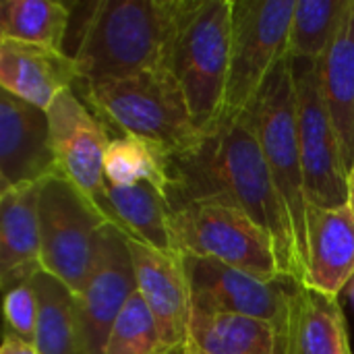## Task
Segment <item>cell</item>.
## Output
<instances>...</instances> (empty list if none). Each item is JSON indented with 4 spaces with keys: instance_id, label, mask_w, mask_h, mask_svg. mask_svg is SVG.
<instances>
[{
    "instance_id": "1",
    "label": "cell",
    "mask_w": 354,
    "mask_h": 354,
    "mask_svg": "<svg viewBox=\"0 0 354 354\" xmlns=\"http://www.w3.org/2000/svg\"><path fill=\"white\" fill-rule=\"evenodd\" d=\"M166 199L172 212L201 201L239 205L272 236L280 274L305 284L307 268L295 226L249 112L222 116L197 145L180 153H166Z\"/></svg>"
},
{
    "instance_id": "2",
    "label": "cell",
    "mask_w": 354,
    "mask_h": 354,
    "mask_svg": "<svg viewBox=\"0 0 354 354\" xmlns=\"http://www.w3.org/2000/svg\"><path fill=\"white\" fill-rule=\"evenodd\" d=\"M199 0H102L75 58L79 81L170 71L178 33Z\"/></svg>"
},
{
    "instance_id": "3",
    "label": "cell",
    "mask_w": 354,
    "mask_h": 354,
    "mask_svg": "<svg viewBox=\"0 0 354 354\" xmlns=\"http://www.w3.org/2000/svg\"><path fill=\"white\" fill-rule=\"evenodd\" d=\"M85 104L108 127L180 153L201 141L187 97L172 71H143L122 79L79 81Z\"/></svg>"
},
{
    "instance_id": "4",
    "label": "cell",
    "mask_w": 354,
    "mask_h": 354,
    "mask_svg": "<svg viewBox=\"0 0 354 354\" xmlns=\"http://www.w3.org/2000/svg\"><path fill=\"white\" fill-rule=\"evenodd\" d=\"M232 17V0H199L185 21L172 52L170 71L183 87L201 135L214 131L224 114Z\"/></svg>"
},
{
    "instance_id": "5",
    "label": "cell",
    "mask_w": 354,
    "mask_h": 354,
    "mask_svg": "<svg viewBox=\"0 0 354 354\" xmlns=\"http://www.w3.org/2000/svg\"><path fill=\"white\" fill-rule=\"evenodd\" d=\"M170 232L178 255L212 257L266 282L282 276L272 236L234 203L201 201L174 209Z\"/></svg>"
},
{
    "instance_id": "6",
    "label": "cell",
    "mask_w": 354,
    "mask_h": 354,
    "mask_svg": "<svg viewBox=\"0 0 354 354\" xmlns=\"http://www.w3.org/2000/svg\"><path fill=\"white\" fill-rule=\"evenodd\" d=\"M108 222L68 178L62 174L46 178L39 193L41 270L79 295L91 274L100 234Z\"/></svg>"
},
{
    "instance_id": "7",
    "label": "cell",
    "mask_w": 354,
    "mask_h": 354,
    "mask_svg": "<svg viewBox=\"0 0 354 354\" xmlns=\"http://www.w3.org/2000/svg\"><path fill=\"white\" fill-rule=\"evenodd\" d=\"M263 156L272 170L276 189L288 207L299 251L307 268V193L301 160L297 95L290 58L286 56L268 77L253 106L249 108Z\"/></svg>"
},
{
    "instance_id": "8",
    "label": "cell",
    "mask_w": 354,
    "mask_h": 354,
    "mask_svg": "<svg viewBox=\"0 0 354 354\" xmlns=\"http://www.w3.org/2000/svg\"><path fill=\"white\" fill-rule=\"evenodd\" d=\"M295 0H236L222 116L249 112L272 71L288 56Z\"/></svg>"
},
{
    "instance_id": "9",
    "label": "cell",
    "mask_w": 354,
    "mask_h": 354,
    "mask_svg": "<svg viewBox=\"0 0 354 354\" xmlns=\"http://www.w3.org/2000/svg\"><path fill=\"white\" fill-rule=\"evenodd\" d=\"M290 68L297 95V127L307 203L317 207H342L348 203V170L322 93L317 60L290 58Z\"/></svg>"
},
{
    "instance_id": "10",
    "label": "cell",
    "mask_w": 354,
    "mask_h": 354,
    "mask_svg": "<svg viewBox=\"0 0 354 354\" xmlns=\"http://www.w3.org/2000/svg\"><path fill=\"white\" fill-rule=\"evenodd\" d=\"M180 257L191 288V307L220 313H239L270 322L278 332L282 354L288 328L290 292L297 280L280 276L274 282H266L212 257H197L187 253Z\"/></svg>"
},
{
    "instance_id": "11",
    "label": "cell",
    "mask_w": 354,
    "mask_h": 354,
    "mask_svg": "<svg viewBox=\"0 0 354 354\" xmlns=\"http://www.w3.org/2000/svg\"><path fill=\"white\" fill-rule=\"evenodd\" d=\"M137 290L129 234L108 222L102 228L91 274L77 297L85 354H106L110 330Z\"/></svg>"
},
{
    "instance_id": "12",
    "label": "cell",
    "mask_w": 354,
    "mask_h": 354,
    "mask_svg": "<svg viewBox=\"0 0 354 354\" xmlns=\"http://www.w3.org/2000/svg\"><path fill=\"white\" fill-rule=\"evenodd\" d=\"M46 114L58 174L68 178L97 205L108 189L104 168L112 141L108 127L73 89L62 91Z\"/></svg>"
},
{
    "instance_id": "13",
    "label": "cell",
    "mask_w": 354,
    "mask_h": 354,
    "mask_svg": "<svg viewBox=\"0 0 354 354\" xmlns=\"http://www.w3.org/2000/svg\"><path fill=\"white\" fill-rule=\"evenodd\" d=\"M58 174L48 114L12 93H0V187L41 183Z\"/></svg>"
},
{
    "instance_id": "14",
    "label": "cell",
    "mask_w": 354,
    "mask_h": 354,
    "mask_svg": "<svg viewBox=\"0 0 354 354\" xmlns=\"http://www.w3.org/2000/svg\"><path fill=\"white\" fill-rule=\"evenodd\" d=\"M129 249L137 290L156 317L162 340L172 348L185 344L189 340L191 288L183 257L153 249L133 236H129Z\"/></svg>"
},
{
    "instance_id": "15",
    "label": "cell",
    "mask_w": 354,
    "mask_h": 354,
    "mask_svg": "<svg viewBox=\"0 0 354 354\" xmlns=\"http://www.w3.org/2000/svg\"><path fill=\"white\" fill-rule=\"evenodd\" d=\"M77 62L60 50L0 39V85L15 97L48 112L54 100L79 81Z\"/></svg>"
},
{
    "instance_id": "16",
    "label": "cell",
    "mask_w": 354,
    "mask_h": 354,
    "mask_svg": "<svg viewBox=\"0 0 354 354\" xmlns=\"http://www.w3.org/2000/svg\"><path fill=\"white\" fill-rule=\"evenodd\" d=\"M41 183H27L0 193V282L4 292L31 282L35 274L44 272L39 236Z\"/></svg>"
},
{
    "instance_id": "17",
    "label": "cell",
    "mask_w": 354,
    "mask_h": 354,
    "mask_svg": "<svg viewBox=\"0 0 354 354\" xmlns=\"http://www.w3.org/2000/svg\"><path fill=\"white\" fill-rule=\"evenodd\" d=\"M354 276V212L342 207H307L305 284L338 297Z\"/></svg>"
},
{
    "instance_id": "18",
    "label": "cell",
    "mask_w": 354,
    "mask_h": 354,
    "mask_svg": "<svg viewBox=\"0 0 354 354\" xmlns=\"http://www.w3.org/2000/svg\"><path fill=\"white\" fill-rule=\"evenodd\" d=\"M282 354H353L338 297L295 282Z\"/></svg>"
},
{
    "instance_id": "19",
    "label": "cell",
    "mask_w": 354,
    "mask_h": 354,
    "mask_svg": "<svg viewBox=\"0 0 354 354\" xmlns=\"http://www.w3.org/2000/svg\"><path fill=\"white\" fill-rule=\"evenodd\" d=\"M317 68L344 166L351 172L354 164V0H346L338 31L317 60Z\"/></svg>"
},
{
    "instance_id": "20",
    "label": "cell",
    "mask_w": 354,
    "mask_h": 354,
    "mask_svg": "<svg viewBox=\"0 0 354 354\" xmlns=\"http://www.w3.org/2000/svg\"><path fill=\"white\" fill-rule=\"evenodd\" d=\"M97 207L129 236L153 249L176 253L170 232L172 209L166 195L153 185L139 183L133 187H116L108 183V189Z\"/></svg>"
},
{
    "instance_id": "21",
    "label": "cell",
    "mask_w": 354,
    "mask_h": 354,
    "mask_svg": "<svg viewBox=\"0 0 354 354\" xmlns=\"http://www.w3.org/2000/svg\"><path fill=\"white\" fill-rule=\"evenodd\" d=\"M189 340L207 354H280L278 332L270 322L199 307H191Z\"/></svg>"
},
{
    "instance_id": "22",
    "label": "cell",
    "mask_w": 354,
    "mask_h": 354,
    "mask_svg": "<svg viewBox=\"0 0 354 354\" xmlns=\"http://www.w3.org/2000/svg\"><path fill=\"white\" fill-rule=\"evenodd\" d=\"M31 284L39 305L35 348L41 354H85L75 292L46 272L35 274Z\"/></svg>"
},
{
    "instance_id": "23",
    "label": "cell",
    "mask_w": 354,
    "mask_h": 354,
    "mask_svg": "<svg viewBox=\"0 0 354 354\" xmlns=\"http://www.w3.org/2000/svg\"><path fill=\"white\" fill-rule=\"evenodd\" d=\"M71 23V4L54 0L0 2V39L37 44L62 52Z\"/></svg>"
},
{
    "instance_id": "24",
    "label": "cell",
    "mask_w": 354,
    "mask_h": 354,
    "mask_svg": "<svg viewBox=\"0 0 354 354\" xmlns=\"http://www.w3.org/2000/svg\"><path fill=\"white\" fill-rule=\"evenodd\" d=\"M106 178L116 187H133L139 183H149L166 195L168 191V170L166 153L137 137H116L110 141L106 151Z\"/></svg>"
},
{
    "instance_id": "25",
    "label": "cell",
    "mask_w": 354,
    "mask_h": 354,
    "mask_svg": "<svg viewBox=\"0 0 354 354\" xmlns=\"http://www.w3.org/2000/svg\"><path fill=\"white\" fill-rule=\"evenodd\" d=\"M346 0H301L295 6L288 56L319 60L338 31Z\"/></svg>"
},
{
    "instance_id": "26",
    "label": "cell",
    "mask_w": 354,
    "mask_h": 354,
    "mask_svg": "<svg viewBox=\"0 0 354 354\" xmlns=\"http://www.w3.org/2000/svg\"><path fill=\"white\" fill-rule=\"evenodd\" d=\"M170 351L172 346L162 340L147 303L135 290L110 330L106 354H168Z\"/></svg>"
},
{
    "instance_id": "27",
    "label": "cell",
    "mask_w": 354,
    "mask_h": 354,
    "mask_svg": "<svg viewBox=\"0 0 354 354\" xmlns=\"http://www.w3.org/2000/svg\"><path fill=\"white\" fill-rule=\"evenodd\" d=\"M37 292L31 282H25L4 297V315L8 334H15L17 338L25 342H35V330H37Z\"/></svg>"
},
{
    "instance_id": "28",
    "label": "cell",
    "mask_w": 354,
    "mask_h": 354,
    "mask_svg": "<svg viewBox=\"0 0 354 354\" xmlns=\"http://www.w3.org/2000/svg\"><path fill=\"white\" fill-rule=\"evenodd\" d=\"M0 354H41L35 344L31 342H25L21 338H17L15 334H8L4 336V342H2V348H0Z\"/></svg>"
},
{
    "instance_id": "29",
    "label": "cell",
    "mask_w": 354,
    "mask_h": 354,
    "mask_svg": "<svg viewBox=\"0 0 354 354\" xmlns=\"http://www.w3.org/2000/svg\"><path fill=\"white\" fill-rule=\"evenodd\" d=\"M348 205L353 207L354 212V164L348 172Z\"/></svg>"
},
{
    "instance_id": "30",
    "label": "cell",
    "mask_w": 354,
    "mask_h": 354,
    "mask_svg": "<svg viewBox=\"0 0 354 354\" xmlns=\"http://www.w3.org/2000/svg\"><path fill=\"white\" fill-rule=\"evenodd\" d=\"M185 354H207L205 351H201L193 340H187L185 342Z\"/></svg>"
},
{
    "instance_id": "31",
    "label": "cell",
    "mask_w": 354,
    "mask_h": 354,
    "mask_svg": "<svg viewBox=\"0 0 354 354\" xmlns=\"http://www.w3.org/2000/svg\"><path fill=\"white\" fill-rule=\"evenodd\" d=\"M346 292H348V299H351V303H353L354 307V276L351 278V282L346 284Z\"/></svg>"
},
{
    "instance_id": "32",
    "label": "cell",
    "mask_w": 354,
    "mask_h": 354,
    "mask_svg": "<svg viewBox=\"0 0 354 354\" xmlns=\"http://www.w3.org/2000/svg\"><path fill=\"white\" fill-rule=\"evenodd\" d=\"M168 354H185V344H180V346H176V348H172Z\"/></svg>"
}]
</instances>
